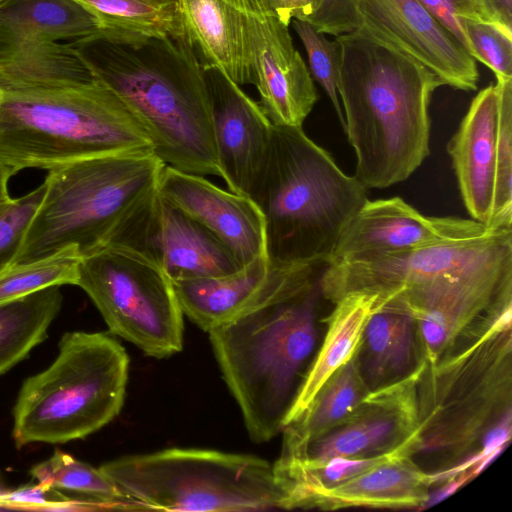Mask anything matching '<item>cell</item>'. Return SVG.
<instances>
[{
  "label": "cell",
  "mask_w": 512,
  "mask_h": 512,
  "mask_svg": "<svg viewBox=\"0 0 512 512\" xmlns=\"http://www.w3.org/2000/svg\"><path fill=\"white\" fill-rule=\"evenodd\" d=\"M359 1L320 0L316 11L306 22L334 37L351 33L359 27Z\"/></svg>",
  "instance_id": "cell-36"
},
{
  "label": "cell",
  "mask_w": 512,
  "mask_h": 512,
  "mask_svg": "<svg viewBox=\"0 0 512 512\" xmlns=\"http://www.w3.org/2000/svg\"><path fill=\"white\" fill-rule=\"evenodd\" d=\"M356 30L401 51L453 88L476 90L475 59L418 0H360Z\"/></svg>",
  "instance_id": "cell-14"
},
{
  "label": "cell",
  "mask_w": 512,
  "mask_h": 512,
  "mask_svg": "<svg viewBox=\"0 0 512 512\" xmlns=\"http://www.w3.org/2000/svg\"><path fill=\"white\" fill-rule=\"evenodd\" d=\"M11 200L0 202V215L6 210V208L10 204Z\"/></svg>",
  "instance_id": "cell-43"
},
{
  "label": "cell",
  "mask_w": 512,
  "mask_h": 512,
  "mask_svg": "<svg viewBox=\"0 0 512 512\" xmlns=\"http://www.w3.org/2000/svg\"><path fill=\"white\" fill-rule=\"evenodd\" d=\"M101 30L76 0H3L0 3V63L42 43L75 40Z\"/></svg>",
  "instance_id": "cell-22"
},
{
  "label": "cell",
  "mask_w": 512,
  "mask_h": 512,
  "mask_svg": "<svg viewBox=\"0 0 512 512\" xmlns=\"http://www.w3.org/2000/svg\"><path fill=\"white\" fill-rule=\"evenodd\" d=\"M293 29L299 36L308 57L309 70L329 97L344 129V115L337 92L338 42L328 40L326 34L306 21L292 19Z\"/></svg>",
  "instance_id": "cell-32"
},
{
  "label": "cell",
  "mask_w": 512,
  "mask_h": 512,
  "mask_svg": "<svg viewBox=\"0 0 512 512\" xmlns=\"http://www.w3.org/2000/svg\"><path fill=\"white\" fill-rule=\"evenodd\" d=\"M81 255L75 246L29 262L13 263L0 272V304L39 290L76 285Z\"/></svg>",
  "instance_id": "cell-30"
},
{
  "label": "cell",
  "mask_w": 512,
  "mask_h": 512,
  "mask_svg": "<svg viewBox=\"0 0 512 512\" xmlns=\"http://www.w3.org/2000/svg\"><path fill=\"white\" fill-rule=\"evenodd\" d=\"M45 192L42 183L33 191L12 199L0 215V272L13 264L26 227Z\"/></svg>",
  "instance_id": "cell-34"
},
{
  "label": "cell",
  "mask_w": 512,
  "mask_h": 512,
  "mask_svg": "<svg viewBox=\"0 0 512 512\" xmlns=\"http://www.w3.org/2000/svg\"><path fill=\"white\" fill-rule=\"evenodd\" d=\"M152 151L144 126L69 43L0 63V165L10 176L106 154Z\"/></svg>",
  "instance_id": "cell-1"
},
{
  "label": "cell",
  "mask_w": 512,
  "mask_h": 512,
  "mask_svg": "<svg viewBox=\"0 0 512 512\" xmlns=\"http://www.w3.org/2000/svg\"><path fill=\"white\" fill-rule=\"evenodd\" d=\"M94 15L100 31L183 38L177 0H76Z\"/></svg>",
  "instance_id": "cell-28"
},
{
  "label": "cell",
  "mask_w": 512,
  "mask_h": 512,
  "mask_svg": "<svg viewBox=\"0 0 512 512\" xmlns=\"http://www.w3.org/2000/svg\"><path fill=\"white\" fill-rule=\"evenodd\" d=\"M58 349L53 363L28 377L19 390L12 429L18 448L85 438L123 407L129 357L115 338L103 332H67Z\"/></svg>",
  "instance_id": "cell-8"
},
{
  "label": "cell",
  "mask_w": 512,
  "mask_h": 512,
  "mask_svg": "<svg viewBox=\"0 0 512 512\" xmlns=\"http://www.w3.org/2000/svg\"><path fill=\"white\" fill-rule=\"evenodd\" d=\"M355 358L370 391L408 377L421 363L415 318L394 307L375 309L363 329Z\"/></svg>",
  "instance_id": "cell-23"
},
{
  "label": "cell",
  "mask_w": 512,
  "mask_h": 512,
  "mask_svg": "<svg viewBox=\"0 0 512 512\" xmlns=\"http://www.w3.org/2000/svg\"><path fill=\"white\" fill-rule=\"evenodd\" d=\"M320 0H267L269 11L289 26L292 19L306 21L316 11Z\"/></svg>",
  "instance_id": "cell-38"
},
{
  "label": "cell",
  "mask_w": 512,
  "mask_h": 512,
  "mask_svg": "<svg viewBox=\"0 0 512 512\" xmlns=\"http://www.w3.org/2000/svg\"><path fill=\"white\" fill-rule=\"evenodd\" d=\"M370 392L354 355L322 385L307 408L282 429V447H294L343 421Z\"/></svg>",
  "instance_id": "cell-26"
},
{
  "label": "cell",
  "mask_w": 512,
  "mask_h": 512,
  "mask_svg": "<svg viewBox=\"0 0 512 512\" xmlns=\"http://www.w3.org/2000/svg\"><path fill=\"white\" fill-rule=\"evenodd\" d=\"M499 97L482 89L447 145L463 203L473 220L491 228L499 165Z\"/></svg>",
  "instance_id": "cell-19"
},
{
  "label": "cell",
  "mask_w": 512,
  "mask_h": 512,
  "mask_svg": "<svg viewBox=\"0 0 512 512\" xmlns=\"http://www.w3.org/2000/svg\"><path fill=\"white\" fill-rule=\"evenodd\" d=\"M106 246L131 249L173 281L234 273L244 265L216 237L156 190Z\"/></svg>",
  "instance_id": "cell-12"
},
{
  "label": "cell",
  "mask_w": 512,
  "mask_h": 512,
  "mask_svg": "<svg viewBox=\"0 0 512 512\" xmlns=\"http://www.w3.org/2000/svg\"><path fill=\"white\" fill-rule=\"evenodd\" d=\"M230 5L248 15H263L271 13L267 0H225Z\"/></svg>",
  "instance_id": "cell-40"
},
{
  "label": "cell",
  "mask_w": 512,
  "mask_h": 512,
  "mask_svg": "<svg viewBox=\"0 0 512 512\" xmlns=\"http://www.w3.org/2000/svg\"><path fill=\"white\" fill-rule=\"evenodd\" d=\"M271 269L268 257L222 276L173 281L183 315L210 332L235 316L265 282Z\"/></svg>",
  "instance_id": "cell-24"
},
{
  "label": "cell",
  "mask_w": 512,
  "mask_h": 512,
  "mask_svg": "<svg viewBox=\"0 0 512 512\" xmlns=\"http://www.w3.org/2000/svg\"><path fill=\"white\" fill-rule=\"evenodd\" d=\"M11 176L7 170L0 165V202L9 201L12 198L9 195L8 183Z\"/></svg>",
  "instance_id": "cell-41"
},
{
  "label": "cell",
  "mask_w": 512,
  "mask_h": 512,
  "mask_svg": "<svg viewBox=\"0 0 512 512\" xmlns=\"http://www.w3.org/2000/svg\"><path fill=\"white\" fill-rule=\"evenodd\" d=\"M185 36L205 71L253 85L247 14L225 0H177Z\"/></svg>",
  "instance_id": "cell-20"
},
{
  "label": "cell",
  "mask_w": 512,
  "mask_h": 512,
  "mask_svg": "<svg viewBox=\"0 0 512 512\" xmlns=\"http://www.w3.org/2000/svg\"><path fill=\"white\" fill-rule=\"evenodd\" d=\"M512 252V227L493 228L468 239L446 240L352 262L328 264L320 276L323 298L375 296V309L398 294L485 265Z\"/></svg>",
  "instance_id": "cell-11"
},
{
  "label": "cell",
  "mask_w": 512,
  "mask_h": 512,
  "mask_svg": "<svg viewBox=\"0 0 512 512\" xmlns=\"http://www.w3.org/2000/svg\"><path fill=\"white\" fill-rule=\"evenodd\" d=\"M165 164L152 151L106 154L48 171L45 192L13 263L77 247L81 257L104 248L157 190Z\"/></svg>",
  "instance_id": "cell-7"
},
{
  "label": "cell",
  "mask_w": 512,
  "mask_h": 512,
  "mask_svg": "<svg viewBox=\"0 0 512 512\" xmlns=\"http://www.w3.org/2000/svg\"><path fill=\"white\" fill-rule=\"evenodd\" d=\"M62 303L60 286H51L0 304V375L47 338Z\"/></svg>",
  "instance_id": "cell-27"
},
{
  "label": "cell",
  "mask_w": 512,
  "mask_h": 512,
  "mask_svg": "<svg viewBox=\"0 0 512 512\" xmlns=\"http://www.w3.org/2000/svg\"><path fill=\"white\" fill-rule=\"evenodd\" d=\"M511 309L479 338L434 365L420 364L412 458L437 471L481 450L487 432L511 412ZM435 471V472H437Z\"/></svg>",
  "instance_id": "cell-6"
},
{
  "label": "cell",
  "mask_w": 512,
  "mask_h": 512,
  "mask_svg": "<svg viewBox=\"0 0 512 512\" xmlns=\"http://www.w3.org/2000/svg\"><path fill=\"white\" fill-rule=\"evenodd\" d=\"M325 266L271 265L248 303L208 332L223 379L256 443L282 431L314 358Z\"/></svg>",
  "instance_id": "cell-2"
},
{
  "label": "cell",
  "mask_w": 512,
  "mask_h": 512,
  "mask_svg": "<svg viewBox=\"0 0 512 512\" xmlns=\"http://www.w3.org/2000/svg\"><path fill=\"white\" fill-rule=\"evenodd\" d=\"M499 165L491 228L512 227V78H496Z\"/></svg>",
  "instance_id": "cell-31"
},
{
  "label": "cell",
  "mask_w": 512,
  "mask_h": 512,
  "mask_svg": "<svg viewBox=\"0 0 512 512\" xmlns=\"http://www.w3.org/2000/svg\"><path fill=\"white\" fill-rule=\"evenodd\" d=\"M33 479L56 491L80 494L103 509L133 510L115 483L99 468L56 449L30 470Z\"/></svg>",
  "instance_id": "cell-29"
},
{
  "label": "cell",
  "mask_w": 512,
  "mask_h": 512,
  "mask_svg": "<svg viewBox=\"0 0 512 512\" xmlns=\"http://www.w3.org/2000/svg\"><path fill=\"white\" fill-rule=\"evenodd\" d=\"M434 484L436 477L433 472L425 471L410 455H400L342 484L315 493L303 509H422Z\"/></svg>",
  "instance_id": "cell-21"
},
{
  "label": "cell",
  "mask_w": 512,
  "mask_h": 512,
  "mask_svg": "<svg viewBox=\"0 0 512 512\" xmlns=\"http://www.w3.org/2000/svg\"><path fill=\"white\" fill-rule=\"evenodd\" d=\"M338 42L337 92L344 131L366 189L406 180L429 155V104L444 85L430 69L355 30Z\"/></svg>",
  "instance_id": "cell-4"
},
{
  "label": "cell",
  "mask_w": 512,
  "mask_h": 512,
  "mask_svg": "<svg viewBox=\"0 0 512 512\" xmlns=\"http://www.w3.org/2000/svg\"><path fill=\"white\" fill-rule=\"evenodd\" d=\"M59 491L37 483L8 491L0 505L5 509L43 510L49 505L65 499Z\"/></svg>",
  "instance_id": "cell-37"
},
{
  "label": "cell",
  "mask_w": 512,
  "mask_h": 512,
  "mask_svg": "<svg viewBox=\"0 0 512 512\" xmlns=\"http://www.w3.org/2000/svg\"><path fill=\"white\" fill-rule=\"evenodd\" d=\"M76 286L93 301L110 332L145 355L163 359L182 350L183 313L172 281L144 256L105 246L81 258Z\"/></svg>",
  "instance_id": "cell-10"
},
{
  "label": "cell",
  "mask_w": 512,
  "mask_h": 512,
  "mask_svg": "<svg viewBox=\"0 0 512 512\" xmlns=\"http://www.w3.org/2000/svg\"><path fill=\"white\" fill-rule=\"evenodd\" d=\"M491 229L473 219L424 216L400 197L368 199L342 231L328 264L473 238Z\"/></svg>",
  "instance_id": "cell-15"
},
{
  "label": "cell",
  "mask_w": 512,
  "mask_h": 512,
  "mask_svg": "<svg viewBox=\"0 0 512 512\" xmlns=\"http://www.w3.org/2000/svg\"><path fill=\"white\" fill-rule=\"evenodd\" d=\"M375 300L372 295L350 294L334 303L326 335L309 366L285 425L307 408L322 385L354 355L363 329L375 310Z\"/></svg>",
  "instance_id": "cell-25"
},
{
  "label": "cell",
  "mask_w": 512,
  "mask_h": 512,
  "mask_svg": "<svg viewBox=\"0 0 512 512\" xmlns=\"http://www.w3.org/2000/svg\"><path fill=\"white\" fill-rule=\"evenodd\" d=\"M3 0H0V3L2 2Z\"/></svg>",
  "instance_id": "cell-44"
},
{
  "label": "cell",
  "mask_w": 512,
  "mask_h": 512,
  "mask_svg": "<svg viewBox=\"0 0 512 512\" xmlns=\"http://www.w3.org/2000/svg\"><path fill=\"white\" fill-rule=\"evenodd\" d=\"M469 53L489 67L496 78H512V38L497 27L474 20H463Z\"/></svg>",
  "instance_id": "cell-33"
},
{
  "label": "cell",
  "mask_w": 512,
  "mask_h": 512,
  "mask_svg": "<svg viewBox=\"0 0 512 512\" xmlns=\"http://www.w3.org/2000/svg\"><path fill=\"white\" fill-rule=\"evenodd\" d=\"M469 52L463 20L495 26L486 0H418ZM496 27V26H495Z\"/></svg>",
  "instance_id": "cell-35"
},
{
  "label": "cell",
  "mask_w": 512,
  "mask_h": 512,
  "mask_svg": "<svg viewBox=\"0 0 512 512\" xmlns=\"http://www.w3.org/2000/svg\"><path fill=\"white\" fill-rule=\"evenodd\" d=\"M8 491H9V490H7V489L4 487V485H3L2 481H1V478H0V503H1V501L3 500V498L6 496V494L8 493ZM0 510H3V509H2V507H1V505H0Z\"/></svg>",
  "instance_id": "cell-42"
},
{
  "label": "cell",
  "mask_w": 512,
  "mask_h": 512,
  "mask_svg": "<svg viewBox=\"0 0 512 512\" xmlns=\"http://www.w3.org/2000/svg\"><path fill=\"white\" fill-rule=\"evenodd\" d=\"M414 373L372 390L343 421L294 447H281L279 461L318 463L333 458H359L390 452L411 439L417 428Z\"/></svg>",
  "instance_id": "cell-13"
},
{
  "label": "cell",
  "mask_w": 512,
  "mask_h": 512,
  "mask_svg": "<svg viewBox=\"0 0 512 512\" xmlns=\"http://www.w3.org/2000/svg\"><path fill=\"white\" fill-rule=\"evenodd\" d=\"M206 73L220 177L230 191L250 198L269 155L273 124L240 85L217 71Z\"/></svg>",
  "instance_id": "cell-17"
},
{
  "label": "cell",
  "mask_w": 512,
  "mask_h": 512,
  "mask_svg": "<svg viewBox=\"0 0 512 512\" xmlns=\"http://www.w3.org/2000/svg\"><path fill=\"white\" fill-rule=\"evenodd\" d=\"M253 85L274 125L302 127L317 101L313 77L289 26L272 13L248 15Z\"/></svg>",
  "instance_id": "cell-16"
},
{
  "label": "cell",
  "mask_w": 512,
  "mask_h": 512,
  "mask_svg": "<svg viewBox=\"0 0 512 512\" xmlns=\"http://www.w3.org/2000/svg\"><path fill=\"white\" fill-rule=\"evenodd\" d=\"M69 44L130 108L165 165L220 177L207 73L186 37L99 31Z\"/></svg>",
  "instance_id": "cell-3"
},
{
  "label": "cell",
  "mask_w": 512,
  "mask_h": 512,
  "mask_svg": "<svg viewBox=\"0 0 512 512\" xmlns=\"http://www.w3.org/2000/svg\"><path fill=\"white\" fill-rule=\"evenodd\" d=\"M157 191L223 243L242 265L267 257L263 217L251 198L168 165L161 171Z\"/></svg>",
  "instance_id": "cell-18"
},
{
  "label": "cell",
  "mask_w": 512,
  "mask_h": 512,
  "mask_svg": "<svg viewBox=\"0 0 512 512\" xmlns=\"http://www.w3.org/2000/svg\"><path fill=\"white\" fill-rule=\"evenodd\" d=\"M133 510L285 509L273 465L253 455L170 448L100 466Z\"/></svg>",
  "instance_id": "cell-9"
},
{
  "label": "cell",
  "mask_w": 512,
  "mask_h": 512,
  "mask_svg": "<svg viewBox=\"0 0 512 512\" xmlns=\"http://www.w3.org/2000/svg\"><path fill=\"white\" fill-rule=\"evenodd\" d=\"M250 198L262 214L274 267L327 265L342 231L368 200L367 189L302 127L274 124Z\"/></svg>",
  "instance_id": "cell-5"
},
{
  "label": "cell",
  "mask_w": 512,
  "mask_h": 512,
  "mask_svg": "<svg viewBox=\"0 0 512 512\" xmlns=\"http://www.w3.org/2000/svg\"><path fill=\"white\" fill-rule=\"evenodd\" d=\"M495 26L512 38V0H486Z\"/></svg>",
  "instance_id": "cell-39"
}]
</instances>
